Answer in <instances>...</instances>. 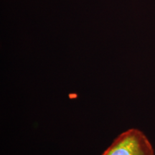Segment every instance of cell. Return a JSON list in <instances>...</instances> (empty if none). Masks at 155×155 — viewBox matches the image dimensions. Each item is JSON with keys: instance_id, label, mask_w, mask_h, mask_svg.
Returning <instances> with one entry per match:
<instances>
[{"instance_id": "cell-1", "label": "cell", "mask_w": 155, "mask_h": 155, "mask_svg": "<svg viewBox=\"0 0 155 155\" xmlns=\"http://www.w3.org/2000/svg\"><path fill=\"white\" fill-rule=\"evenodd\" d=\"M102 155H155L151 142L142 131L128 129L114 139Z\"/></svg>"}]
</instances>
